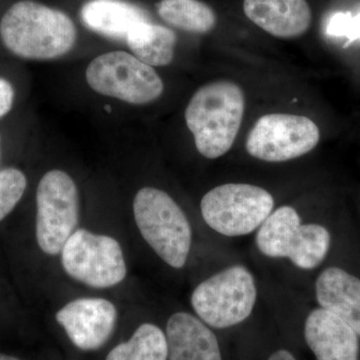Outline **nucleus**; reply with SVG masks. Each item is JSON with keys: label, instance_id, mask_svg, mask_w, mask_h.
I'll return each mask as SVG.
<instances>
[{"label": "nucleus", "instance_id": "20", "mask_svg": "<svg viewBox=\"0 0 360 360\" xmlns=\"http://www.w3.org/2000/svg\"><path fill=\"white\" fill-rule=\"evenodd\" d=\"M330 246V231L324 225L304 224L302 240L288 262L296 269L314 270L328 257Z\"/></svg>", "mask_w": 360, "mask_h": 360}, {"label": "nucleus", "instance_id": "6", "mask_svg": "<svg viewBox=\"0 0 360 360\" xmlns=\"http://www.w3.org/2000/svg\"><path fill=\"white\" fill-rule=\"evenodd\" d=\"M59 255L70 278L96 290L115 288L127 276L122 245L108 234L77 229Z\"/></svg>", "mask_w": 360, "mask_h": 360}, {"label": "nucleus", "instance_id": "24", "mask_svg": "<svg viewBox=\"0 0 360 360\" xmlns=\"http://www.w3.org/2000/svg\"><path fill=\"white\" fill-rule=\"evenodd\" d=\"M0 360H20V359H18V357L11 356V355L0 354Z\"/></svg>", "mask_w": 360, "mask_h": 360}, {"label": "nucleus", "instance_id": "22", "mask_svg": "<svg viewBox=\"0 0 360 360\" xmlns=\"http://www.w3.org/2000/svg\"><path fill=\"white\" fill-rule=\"evenodd\" d=\"M14 89L8 80L0 77V117L6 115L13 108Z\"/></svg>", "mask_w": 360, "mask_h": 360}, {"label": "nucleus", "instance_id": "19", "mask_svg": "<svg viewBox=\"0 0 360 360\" xmlns=\"http://www.w3.org/2000/svg\"><path fill=\"white\" fill-rule=\"evenodd\" d=\"M105 360H168L165 333L150 322L142 323L129 340L113 347Z\"/></svg>", "mask_w": 360, "mask_h": 360}, {"label": "nucleus", "instance_id": "18", "mask_svg": "<svg viewBox=\"0 0 360 360\" xmlns=\"http://www.w3.org/2000/svg\"><path fill=\"white\" fill-rule=\"evenodd\" d=\"M156 9L168 25L195 34L212 32L217 23L214 11L200 0H161Z\"/></svg>", "mask_w": 360, "mask_h": 360}, {"label": "nucleus", "instance_id": "10", "mask_svg": "<svg viewBox=\"0 0 360 360\" xmlns=\"http://www.w3.org/2000/svg\"><path fill=\"white\" fill-rule=\"evenodd\" d=\"M56 319L75 347L94 352L113 335L118 311L115 303L105 298L80 297L58 310Z\"/></svg>", "mask_w": 360, "mask_h": 360}, {"label": "nucleus", "instance_id": "11", "mask_svg": "<svg viewBox=\"0 0 360 360\" xmlns=\"http://www.w3.org/2000/svg\"><path fill=\"white\" fill-rule=\"evenodd\" d=\"M316 360H359V336L340 317L321 307L310 310L303 326Z\"/></svg>", "mask_w": 360, "mask_h": 360}, {"label": "nucleus", "instance_id": "3", "mask_svg": "<svg viewBox=\"0 0 360 360\" xmlns=\"http://www.w3.org/2000/svg\"><path fill=\"white\" fill-rule=\"evenodd\" d=\"M132 210L139 233L153 252L172 269H184L193 234L179 203L162 189L146 186L137 191Z\"/></svg>", "mask_w": 360, "mask_h": 360}, {"label": "nucleus", "instance_id": "21", "mask_svg": "<svg viewBox=\"0 0 360 360\" xmlns=\"http://www.w3.org/2000/svg\"><path fill=\"white\" fill-rule=\"evenodd\" d=\"M27 180L16 168L0 170V222L9 214L22 198Z\"/></svg>", "mask_w": 360, "mask_h": 360}, {"label": "nucleus", "instance_id": "2", "mask_svg": "<svg viewBox=\"0 0 360 360\" xmlns=\"http://www.w3.org/2000/svg\"><path fill=\"white\" fill-rule=\"evenodd\" d=\"M245 111V94L236 82L217 80L196 90L184 116L200 155L207 160L226 155L238 137Z\"/></svg>", "mask_w": 360, "mask_h": 360}, {"label": "nucleus", "instance_id": "15", "mask_svg": "<svg viewBox=\"0 0 360 360\" xmlns=\"http://www.w3.org/2000/svg\"><path fill=\"white\" fill-rule=\"evenodd\" d=\"M304 224L291 205L274 208L255 232V245L264 257L290 260L302 238Z\"/></svg>", "mask_w": 360, "mask_h": 360}, {"label": "nucleus", "instance_id": "14", "mask_svg": "<svg viewBox=\"0 0 360 360\" xmlns=\"http://www.w3.org/2000/svg\"><path fill=\"white\" fill-rule=\"evenodd\" d=\"M317 304L347 322L360 338V278L347 270L329 266L314 283Z\"/></svg>", "mask_w": 360, "mask_h": 360}, {"label": "nucleus", "instance_id": "7", "mask_svg": "<svg viewBox=\"0 0 360 360\" xmlns=\"http://www.w3.org/2000/svg\"><path fill=\"white\" fill-rule=\"evenodd\" d=\"M79 219V193L75 180L63 170H49L37 189L35 236L42 252L49 257L60 255Z\"/></svg>", "mask_w": 360, "mask_h": 360}, {"label": "nucleus", "instance_id": "1", "mask_svg": "<svg viewBox=\"0 0 360 360\" xmlns=\"http://www.w3.org/2000/svg\"><path fill=\"white\" fill-rule=\"evenodd\" d=\"M70 16L32 0L16 2L2 16L0 37L18 58L49 60L65 56L77 41Z\"/></svg>", "mask_w": 360, "mask_h": 360}, {"label": "nucleus", "instance_id": "8", "mask_svg": "<svg viewBox=\"0 0 360 360\" xmlns=\"http://www.w3.org/2000/svg\"><path fill=\"white\" fill-rule=\"evenodd\" d=\"M86 80L94 91L131 104L153 103L165 90L153 66L124 51L108 52L94 58L87 68Z\"/></svg>", "mask_w": 360, "mask_h": 360}, {"label": "nucleus", "instance_id": "4", "mask_svg": "<svg viewBox=\"0 0 360 360\" xmlns=\"http://www.w3.org/2000/svg\"><path fill=\"white\" fill-rule=\"evenodd\" d=\"M257 278L245 265H229L201 281L191 295L194 314L214 329L233 328L257 307Z\"/></svg>", "mask_w": 360, "mask_h": 360}, {"label": "nucleus", "instance_id": "23", "mask_svg": "<svg viewBox=\"0 0 360 360\" xmlns=\"http://www.w3.org/2000/svg\"><path fill=\"white\" fill-rule=\"evenodd\" d=\"M267 360H297L295 355L291 354L290 350L281 349L276 350L274 354L269 355V359Z\"/></svg>", "mask_w": 360, "mask_h": 360}, {"label": "nucleus", "instance_id": "25", "mask_svg": "<svg viewBox=\"0 0 360 360\" xmlns=\"http://www.w3.org/2000/svg\"><path fill=\"white\" fill-rule=\"evenodd\" d=\"M105 110H106V112L108 113H110L111 112V106L110 105H105Z\"/></svg>", "mask_w": 360, "mask_h": 360}, {"label": "nucleus", "instance_id": "13", "mask_svg": "<svg viewBox=\"0 0 360 360\" xmlns=\"http://www.w3.org/2000/svg\"><path fill=\"white\" fill-rule=\"evenodd\" d=\"M165 333L168 360H222L217 336L195 314L174 312Z\"/></svg>", "mask_w": 360, "mask_h": 360}, {"label": "nucleus", "instance_id": "12", "mask_svg": "<svg viewBox=\"0 0 360 360\" xmlns=\"http://www.w3.org/2000/svg\"><path fill=\"white\" fill-rule=\"evenodd\" d=\"M243 11L264 32L281 39L302 37L312 22L307 0H243Z\"/></svg>", "mask_w": 360, "mask_h": 360}, {"label": "nucleus", "instance_id": "16", "mask_svg": "<svg viewBox=\"0 0 360 360\" xmlns=\"http://www.w3.org/2000/svg\"><path fill=\"white\" fill-rule=\"evenodd\" d=\"M82 22L92 32L116 40H127L135 25L148 21L144 9L120 0H92L80 11Z\"/></svg>", "mask_w": 360, "mask_h": 360}, {"label": "nucleus", "instance_id": "5", "mask_svg": "<svg viewBox=\"0 0 360 360\" xmlns=\"http://www.w3.org/2000/svg\"><path fill=\"white\" fill-rule=\"evenodd\" d=\"M276 208L274 195L264 187L250 184H220L200 200L203 221L225 238L255 233Z\"/></svg>", "mask_w": 360, "mask_h": 360}, {"label": "nucleus", "instance_id": "17", "mask_svg": "<svg viewBox=\"0 0 360 360\" xmlns=\"http://www.w3.org/2000/svg\"><path fill=\"white\" fill-rule=\"evenodd\" d=\"M125 41L142 63L149 66H165L174 58L177 37L174 30L148 20L135 25Z\"/></svg>", "mask_w": 360, "mask_h": 360}, {"label": "nucleus", "instance_id": "9", "mask_svg": "<svg viewBox=\"0 0 360 360\" xmlns=\"http://www.w3.org/2000/svg\"><path fill=\"white\" fill-rule=\"evenodd\" d=\"M321 141L316 123L304 115L269 113L255 122L246 137L245 149L255 160L281 163L311 153Z\"/></svg>", "mask_w": 360, "mask_h": 360}]
</instances>
